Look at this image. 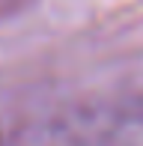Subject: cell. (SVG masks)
Instances as JSON below:
<instances>
[{
  "mask_svg": "<svg viewBox=\"0 0 143 146\" xmlns=\"http://www.w3.org/2000/svg\"><path fill=\"white\" fill-rule=\"evenodd\" d=\"M30 0H0V18L3 15H12V12H21Z\"/></svg>",
  "mask_w": 143,
  "mask_h": 146,
  "instance_id": "6da1fadb",
  "label": "cell"
}]
</instances>
